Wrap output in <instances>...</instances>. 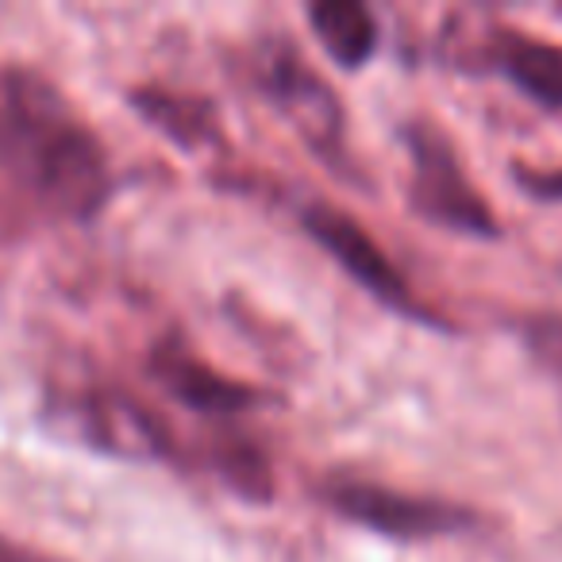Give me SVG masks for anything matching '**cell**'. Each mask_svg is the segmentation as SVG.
I'll list each match as a JSON object with an SVG mask.
<instances>
[{
	"label": "cell",
	"instance_id": "8992f818",
	"mask_svg": "<svg viewBox=\"0 0 562 562\" xmlns=\"http://www.w3.org/2000/svg\"><path fill=\"white\" fill-rule=\"evenodd\" d=\"M258 86L266 89L278 112L301 132V139L316 150V155L331 158L344 155V109H339L336 93L324 86L321 74H313L297 58L290 43H270L255 63Z\"/></svg>",
	"mask_w": 562,
	"mask_h": 562
},
{
	"label": "cell",
	"instance_id": "9c48e42d",
	"mask_svg": "<svg viewBox=\"0 0 562 562\" xmlns=\"http://www.w3.org/2000/svg\"><path fill=\"white\" fill-rule=\"evenodd\" d=\"M308 24L331 63L359 70L378 50V20L359 0H321L308 9Z\"/></svg>",
	"mask_w": 562,
	"mask_h": 562
},
{
	"label": "cell",
	"instance_id": "5bb4252c",
	"mask_svg": "<svg viewBox=\"0 0 562 562\" xmlns=\"http://www.w3.org/2000/svg\"><path fill=\"white\" fill-rule=\"evenodd\" d=\"M0 562H50V559H43V554L27 551V547H20L16 539L0 536Z\"/></svg>",
	"mask_w": 562,
	"mask_h": 562
},
{
	"label": "cell",
	"instance_id": "ba28073f",
	"mask_svg": "<svg viewBox=\"0 0 562 562\" xmlns=\"http://www.w3.org/2000/svg\"><path fill=\"white\" fill-rule=\"evenodd\" d=\"M485 58L531 101H539L543 109H562V47L531 40L516 27H497Z\"/></svg>",
	"mask_w": 562,
	"mask_h": 562
},
{
	"label": "cell",
	"instance_id": "7a4b0ae2",
	"mask_svg": "<svg viewBox=\"0 0 562 562\" xmlns=\"http://www.w3.org/2000/svg\"><path fill=\"white\" fill-rule=\"evenodd\" d=\"M408 158H413V181H408V201L416 216L436 227L474 239H493L501 232L493 209L474 181L467 178L451 139L431 124H413L405 132Z\"/></svg>",
	"mask_w": 562,
	"mask_h": 562
},
{
	"label": "cell",
	"instance_id": "8fae6325",
	"mask_svg": "<svg viewBox=\"0 0 562 562\" xmlns=\"http://www.w3.org/2000/svg\"><path fill=\"white\" fill-rule=\"evenodd\" d=\"M209 470H216L239 497L247 501H270L273 497V474L266 454L250 443L247 436H232V428L224 436H216L204 451Z\"/></svg>",
	"mask_w": 562,
	"mask_h": 562
},
{
	"label": "cell",
	"instance_id": "7c38bea8",
	"mask_svg": "<svg viewBox=\"0 0 562 562\" xmlns=\"http://www.w3.org/2000/svg\"><path fill=\"white\" fill-rule=\"evenodd\" d=\"M524 344L531 347L543 370L562 385V313H543V316H531L524 324Z\"/></svg>",
	"mask_w": 562,
	"mask_h": 562
},
{
	"label": "cell",
	"instance_id": "277c9868",
	"mask_svg": "<svg viewBox=\"0 0 562 562\" xmlns=\"http://www.w3.org/2000/svg\"><path fill=\"white\" fill-rule=\"evenodd\" d=\"M301 227H305L374 301H382L385 308H393V313H401V316H413V321H420V324L443 328V321H439L436 313H428L424 301L408 290L405 273L385 255L382 243H378L347 209H336V204H328V201H308L305 209H301Z\"/></svg>",
	"mask_w": 562,
	"mask_h": 562
},
{
	"label": "cell",
	"instance_id": "6da1fadb",
	"mask_svg": "<svg viewBox=\"0 0 562 562\" xmlns=\"http://www.w3.org/2000/svg\"><path fill=\"white\" fill-rule=\"evenodd\" d=\"M0 173L55 220L97 216L116 186L93 127L24 66L0 70Z\"/></svg>",
	"mask_w": 562,
	"mask_h": 562
},
{
	"label": "cell",
	"instance_id": "3957f363",
	"mask_svg": "<svg viewBox=\"0 0 562 562\" xmlns=\"http://www.w3.org/2000/svg\"><path fill=\"white\" fill-rule=\"evenodd\" d=\"M321 501L331 513L393 539L459 536V531H470L477 524V516L470 508L454 505V501L420 497V493L390 490V485L362 482V477H331V482L321 485Z\"/></svg>",
	"mask_w": 562,
	"mask_h": 562
},
{
	"label": "cell",
	"instance_id": "52a82bcc",
	"mask_svg": "<svg viewBox=\"0 0 562 562\" xmlns=\"http://www.w3.org/2000/svg\"><path fill=\"white\" fill-rule=\"evenodd\" d=\"M147 370L158 382V390L170 393L189 413L209 416V420H235V416L255 413V408H262L266 401H270L262 390H255V385L235 382V378L212 370L209 362L196 359L178 339H166V344L150 347Z\"/></svg>",
	"mask_w": 562,
	"mask_h": 562
},
{
	"label": "cell",
	"instance_id": "4fadbf2b",
	"mask_svg": "<svg viewBox=\"0 0 562 562\" xmlns=\"http://www.w3.org/2000/svg\"><path fill=\"white\" fill-rule=\"evenodd\" d=\"M516 178H520V186L528 189V193L536 196H562V170L559 173H539V170H520L516 166Z\"/></svg>",
	"mask_w": 562,
	"mask_h": 562
},
{
	"label": "cell",
	"instance_id": "30bf717a",
	"mask_svg": "<svg viewBox=\"0 0 562 562\" xmlns=\"http://www.w3.org/2000/svg\"><path fill=\"white\" fill-rule=\"evenodd\" d=\"M132 109L147 120L150 127L173 139L178 147H209V143L220 139V120L216 109H212L204 97L193 93H170V89H135L132 93Z\"/></svg>",
	"mask_w": 562,
	"mask_h": 562
},
{
	"label": "cell",
	"instance_id": "5b68a950",
	"mask_svg": "<svg viewBox=\"0 0 562 562\" xmlns=\"http://www.w3.org/2000/svg\"><path fill=\"white\" fill-rule=\"evenodd\" d=\"M58 408L81 431V439L104 454L139 462L173 459L178 454L170 424L150 405H143L139 397H132L127 390H116V385H89V390L63 397Z\"/></svg>",
	"mask_w": 562,
	"mask_h": 562
}]
</instances>
